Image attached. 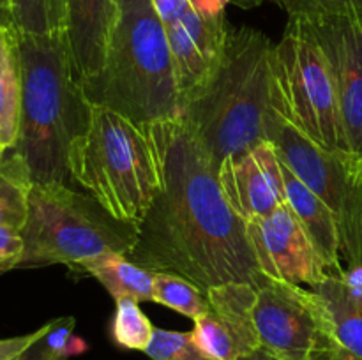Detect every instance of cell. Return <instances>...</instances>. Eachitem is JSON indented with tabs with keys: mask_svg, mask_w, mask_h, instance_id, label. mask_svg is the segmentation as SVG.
Masks as SVG:
<instances>
[{
	"mask_svg": "<svg viewBox=\"0 0 362 360\" xmlns=\"http://www.w3.org/2000/svg\"><path fill=\"white\" fill-rule=\"evenodd\" d=\"M253 320L260 348L279 360H315L322 349L336 346L320 296L299 284L265 275L257 286Z\"/></svg>",
	"mask_w": 362,
	"mask_h": 360,
	"instance_id": "9c48e42d",
	"label": "cell"
},
{
	"mask_svg": "<svg viewBox=\"0 0 362 360\" xmlns=\"http://www.w3.org/2000/svg\"><path fill=\"white\" fill-rule=\"evenodd\" d=\"M191 332L197 344L214 360H239L243 356L233 335L209 313V309L194 320V328Z\"/></svg>",
	"mask_w": 362,
	"mask_h": 360,
	"instance_id": "cb8c5ba5",
	"label": "cell"
},
{
	"mask_svg": "<svg viewBox=\"0 0 362 360\" xmlns=\"http://www.w3.org/2000/svg\"><path fill=\"white\" fill-rule=\"evenodd\" d=\"M286 11L288 18L359 16L362 0H271Z\"/></svg>",
	"mask_w": 362,
	"mask_h": 360,
	"instance_id": "484cf974",
	"label": "cell"
},
{
	"mask_svg": "<svg viewBox=\"0 0 362 360\" xmlns=\"http://www.w3.org/2000/svg\"><path fill=\"white\" fill-rule=\"evenodd\" d=\"M165 27L184 104L198 94L218 67L230 25L226 14L202 13L191 0H152Z\"/></svg>",
	"mask_w": 362,
	"mask_h": 360,
	"instance_id": "30bf717a",
	"label": "cell"
},
{
	"mask_svg": "<svg viewBox=\"0 0 362 360\" xmlns=\"http://www.w3.org/2000/svg\"><path fill=\"white\" fill-rule=\"evenodd\" d=\"M324 53L336 85L350 154L362 161V18H296Z\"/></svg>",
	"mask_w": 362,
	"mask_h": 360,
	"instance_id": "8fae6325",
	"label": "cell"
},
{
	"mask_svg": "<svg viewBox=\"0 0 362 360\" xmlns=\"http://www.w3.org/2000/svg\"><path fill=\"white\" fill-rule=\"evenodd\" d=\"M145 129L159 187L127 258L152 272L180 275L204 292L225 282L257 288L265 275L258 268L247 222L226 201L218 169L191 127L175 119Z\"/></svg>",
	"mask_w": 362,
	"mask_h": 360,
	"instance_id": "6da1fadb",
	"label": "cell"
},
{
	"mask_svg": "<svg viewBox=\"0 0 362 360\" xmlns=\"http://www.w3.org/2000/svg\"><path fill=\"white\" fill-rule=\"evenodd\" d=\"M271 108L318 147L350 154L329 64L296 18H288L281 41L272 46Z\"/></svg>",
	"mask_w": 362,
	"mask_h": 360,
	"instance_id": "52a82bcc",
	"label": "cell"
},
{
	"mask_svg": "<svg viewBox=\"0 0 362 360\" xmlns=\"http://www.w3.org/2000/svg\"><path fill=\"white\" fill-rule=\"evenodd\" d=\"M332 346H329V348H325V349H322L320 353H318L317 356H315V360H327V356H329V349H331Z\"/></svg>",
	"mask_w": 362,
	"mask_h": 360,
	"instance_id": "d590c367",
	"label": "cell"
},
{
	"mask_svg": "<svg viewBox=\"0 0 362 360\" xmlns=\"http://www.w3.org/2000/svg\"><path fill=\"white\" fill-rule=\"evenodd\" d=\"M327 360H361V359L354 356L352 353L345 352V349L339 348V346H332V348L329 349Z\"/></svg>",
	"mask_w": 362,
	"mask_h": 360,
	"instance_id": "d6a6232c",
	"label": "cell"
},
{
	"mask_svg": "<svg viewBox=\"0 0 362 360\" xmlns=\"http://www.w3.org/2000/svg\"><path fill=\"white\" fill-rule=\"evenodd\" d=\"M205 295L209 300V313L233 335L243 356L260 348L253 320L257 302V288L253 284L225 282L209 288Z\"/></svg>",
	"mask_w": 362,
	"mask_h": 360,
	"instance_id": "e0dca14e",
	"label": "cell"
},
{
	"mask_svg": "<svg viewBox=\"0 0 362 360\" xmlns=\"http://www.w3.org/2000/svg\"><path fill=\"white\" fill-rule=\"evenodd\" d=\"M202 13L207 14H226V6L230 0H191Z\"/></svg>",
	"mask_w": 362,
	"mask_h": 360,
	"instance_id": "4dcf8cb0",
	"label": "cell"
},
{
	"mask_svg": "<svg viewBox=\"0 0 362 360\" xmlns=\"http://www.w3.org/2000/svg\"><path fill=\"white\" fill-rule=\"evenodd\" d=\"M152 302L170 307L193 321L209 309V300L204 289L180 275L168 272H156Z\"/></svg>",
	"mask_w": 362,
	"mask_h": 360,
	"instance_id": "44dd1931",
	"label": "cell"
},
{
	"mask_svg": "<svg viewBox=\"0 0 362 360\" xmlns=\"http://www.w3.org/2000/svg\"><path fill=\"white\" fill-rule=\"evenodd\" d=\"M73 184L83 187L113 217L140 224L159 187L147 129L113 109L92 106L87 131L71 145Z\"/></svg>",
	"mask_w": 362,
	"mask_h": 360,
	"instance_id": "5b68a950",
	"label": "cell"
},
{
	"mask_svg": "<svg viewBox=\"0 0 362 360\" xmlns=\"http://www.w3.org/2000/svg\"><path fill=\"white\" fill-rule=\"evenodd\" d=\"M23 95L20 42L16 27L0 28V141L13 148L18 140Z\"/></svg>",
	"mask_w": 362,
	"mask_h": 360,
	"instance_id": "ac0fdd59",
	"label": "cell"
},
{
	"mask_svg": "<svg viewBox=\"0 0 362 360\" xmlns=\"http://www.w3.org/2000/svg\"><path fill=\"white\" fill-rule=\"evenodd\" d=\"M45 342L57 360H67L69 356L87 352V342L74 335V318L69 316L49 321Z\"/></svg>",
	"mask_w": 362,
	"mask_h": 360,
	"instance_id": "4316f807",
	"label": "cell"
},
{
	"mask_svg": "<svg viewBox=\"0 0 362 360\" xmlns=\"http://www.w3.org/2000/svg\"><path fill=\"white\" fill-rule=\"evenodd\" d=\"M80 85L92 106L141 127L180 119L175 62L152 0H117L103 67Z\"/></svg>",
	"mask_w": 362,
	"mask_h": 360,
	"instance_id": "3957f363",
	"label": "cell"
},
{
	"mask_svg": "<svg viewBox=\"0 0 362 360\" xmlns=\"http://www.w3.org/2000/svg\"><path fill=\"white\" fill-rule=\"evenodd\" d=\"M218 179L228 205L246 222L286 203L281 161L271 141L226 159L219 166Z\"/></svg>",
	"mask_w": 362,
	"mask_h": 360,
	"instance_id": "4fadbf2b",
	"label": "cell"
},
{
	"mask_svg": "<svg viewBox=\"0 0 362 360\" xmlns=\"http://www.w3.org/2000/svg\"><path fill=\"white\" fill-rule=\"evenodd\" d=\"M230 2H232L233 6L243 7V9H253V7L262 6V4L267 2V0H230Z\"/></svg>",
	"mask_w": 362,
	"mask_h": 360,
	"instance_id": "e575fe53",
	"label": "cell"
},
{
	"mask_svg": "<svg viewBox=\"0 0 362 360\" xmlns=\"http://www.w3.org/2000/svg\"><path fill=\"white\" fill-rule=\"evenodd\" d=\"M239 360H279V359H276L274 355H271L269 352H265L264 348H258V349H255L253 353H250V355L243 356V359H239Z\"/></svg>",
	"mask_w": 362,
	"mask_h": 360,
	"instance_id": "836d02e7",
	"label": "cell"
},
{
	"mask_svg": "<svg viewBox=\"0 0 362 360\" xmlns=\"http://www.w3.org/2000/svg\"><path fill=\"white\" fill-rule=\"evenodd\" d=\"M32 184L34 182L23 159L7 148L0 164V226L23 228Z\"/></svg>",
	"mask_w": 362,
	"mask_h": 360,
	"instance_id": "ffe728a7",
	"label": "cell"
},
{
	"mask_svg": "<svg viewBox=\"0 0 362 360\" xmlns=\"http://www.w3.org/2000/svg\"><path fill=\"white\" fill-rule=\"evenodd\" d=\"M311 289L320 296L332 342L362 360V267L329 275Z\"/></svg>",
	"mask_w": 362,
	"mask_h": 360,
	"instance_id": "9a60e30c",
	"label": "cell"
},
{
	"mask_svg": "<svg viewBox=\"0 0 362 360\" xmlns=\"http://www.w3.org/2000/svg\"><path fill=\"white\" fill-rule=\"evenodd\" d=\"M247 236L260 272L274 281L313 288L331 275L288 203L247 222Z\"/></svg>",
	"mask_w": 362,
	"mask_h": 360,
	"instance_id": "7c38bea8",
	"label": "cell"
},
{
	"mask_svg": "<svg viewBox=\"0 0 362 360\" xmlns=\"http://www.w3.org/2000/svg\"><path fill=\"white\" fill-rule=\"evenodd\" d=\"M272 46L260 30L230 27L218 67L184 104L180 120L191 127L216 169L267 141Z\"/></svg>",
	"mask_w": 362,
	"mask_h": 360,
	"instance_id": "277c9868",
	"label": "cell"
},
{
	"mask_svg": "<svg viewBox=\"0 0 362 360\" xmlns=\"http://www.w3.org/2000/svg\"><path fill=\"white\" fill-rule=\"evenodd\" d=\"M98 279L115 300L134 299L138 302L152 300L156 272L140 267L126 254H105L88 260L78 268Z\"/></svg>",
	"mask_w": 362,
	"mask_h": 360,
	"instance_id": "d6986e66",
	"label": "cell"
},
{
	"mask_svg": "<svg viewBox=\"0 0 362 360\" xmlns=\"http://www.w3.org/2000/svg\"><path fill=\"white\" fill-rule=\"evenodd\" d=\"M20 268L66 265L78 270L105 254L129 256L138 226L113 217L94 196L66 184H32Z\"/></svg>",
	"mask_w": 362,
	"mask_h": 360,
	"instance_id": "8992f818",
	"label": "cell"
},
{
	"mask_svg": "<svg viewBox=\"0 0 362 360\" xmlns=\"http://www.w3.org/2000/svg\"><path fill=\"white\" fill-rule=\"evenodd\" d=\"M14 360H57V359L53 356V353L48 349V346H46V342H45V335H42L37 342H34V344H32L27 352H23L20 356H16Z\"/></svg>",
	"mask_w": 362,
	"mask_h": 360,
	"instance_id": "f546056e",
	"label": "cell"
},
{
	"mask_svg": "<svg viewBox=\"0 0 362 360\" xmlns=\"http://www.w3.org/2000/svg\"><path fill=\"white\" fill-rule=\"evenodd\" d=\"M281 172L286 187V203L306 229L329 274L341 275L345 272V265L341 261V242L334 214L283 161Z\"/></svg>",
	"mask_w": 362,
	"mask_h": 360,
	"instance_id": "2e32d148",
	"label": "cell"
},
{
	"mask_svg": "<svg viewBox=\"0 0 362 360\" xmlns=\"http://www.w3.org/2000/svg\"><path fill=\"white\" fill-rule=\"evenodd\" d=\"M14 27L13 20V11H11V2L9 0H0V28L4 27Z\"/></svg>",
	"mask_w": 362,
	"mask_h": 360,
	"instance_id": "1f68e13d",
	"label": "cell"
},
{
	"mask_svg": "<svg viewBox=\"0 0 362 360\" xmlns=\"http://www.w3.org/2000/svg\"><path fill=\"white\" fill-rule=\"evenodd\" d=\"M6 152H7V148L4 147V145H2V141H0V164H2L4 157H6Z\"/></svg>",
	"mask_w": 362,
	"mask_h": 360,
	"instance_id": "8d00e7d4",
	"label": "cell"
},
{
	"mask_svg": "<svg viewBox=\"0 0 362 360\" xmlns=\"http://www.w3.org/2000/svg\"><path fill=\"white\" fill-rule=\"evenodd\" d=\"M14 27L20 34H49L64 30L66 0H9Z\"/></svg>",
	"mask_w": 362,
	"mask_h": 360,
	"instance_id": "7402d4cb",
	"label": "cell"
},
{
	"mask_svg": "<svg viewBox=\"0 0 362 360\" xmlns=\"http://www.w3.org/2000/svg\"><path fill=\"white\" fill-rule=\"evenodd\" d=\"M115 13L117 0H66L64 32L78 81L103 67Z\"/></svg>",
	"mask_w": 362,
	"mask_h": 360,
	"instance_id": "5bb4252c",
	"label": "cell"
},
{
	"mask_svg": "<svg viewBox=\"0 0 362 360\" xmlns=\"http://www.w3.org/2000/svg\"><path fill=\"white\" fill-rule=\"evenodd\" d=\"M25 244L21 232L11 226H0V275L20 268Z\"/></svg>",
	"mask_w": 362,
	"mask_h": 360,
	"instance_id": "83f0119b",
	"label": "cell"
},
{
	"mask_svg": "<svg viewBox=\"0 0 362 360\" xmlns=\"http://www.w3.org/2000/svg\"><path fill=\"white\" fill-rule=\"evenodd\" d=\"M48 328L49 321L46 325H42L41 328H37V330L30 332V334L0 339V360H14L16 356H20L21 353L27 352L34 342H37L39 339L48 332Z\"/></svg>",
	"mask_w": 362,
	"mask_h": 360,
	"instance_id": "f1b7e54d",
	"label": "cell"
},
{
	"mask_svg": "<svg viewBox=\"0 0 362 360\" xmlns=\"http://www.w3.org/2000/svg\"><path fill=\"white\" fill-rule=\"evenodd\" d=\"M23 74L20 131L14 147L34 184H66L71 145L87 131L92 104L76 80L64 30L20 34Z\"/></svg>",
	"mask_w": 362,
	"mask_h": 360,
	"instance_id": "7a4b0ae2",
	"label": "cell"
},
{
	"mask_svg": "<svg viewBox=\"0 0 362 360\" xmlns=\"http://www.w3.org/2000/svg\"><path fill=\"white\" fill-rule=\"evenodd\" d=\"M152 360H214L193 337V332H177L154 328V337L147 348Z\"/></svg>",
	"mask_w": 362,
	"mask_h": 360,
	"instance_id": "d4e9b609",
	"label": "cell"
},
{
	"mask_svg": "<svg viewBox=\"0 0 362 360\" xmlns=\"http://www.w3.org/2000/svg\"><path fill=\"white\" fill-rule=\"evenodd\" d=\"M267 141L278 157L332 210L345 268L362 267V161L352 154L318 147L274 112L269 116Z\"/></svg>",
	"mask_w": 362,
	"mask_h": 360,
	"instance_id": "ba28073f",
	"label": "cell"
},
{
	"mask_svg": "<svg viewBox=\"0 0 362 360\" xmlns=\"http://www.w3.org/2000/svg\"><path fill=\"white\" fill-rule=\"evenodd\" d=\"M154 328L147 314L138 306L134 299L115 300V316L112 321V337L120 348L147 352Z\"/></svg>",
	"mask_w": 362,
	"mask_h": 360,
	"instance_id": "603a6c76",
	"label": "cell"
}]
</instances>
